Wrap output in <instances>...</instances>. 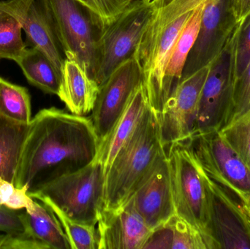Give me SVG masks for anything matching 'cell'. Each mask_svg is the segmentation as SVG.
<instances>
[{"instance_id": "83f0119b", "label": "cell", "mask_w": 250, "mask_h": 249, "mask_svg": "<svg viewBox=\"0 0 250 249\" xmlns=\"http://www.w3.org/2000/svg\"><path fill=\"white\" fill-rule=\"evenodd\" d=\"M170 222L173 230L172 249H212L203 234L176 214Z\"/></svg>"}, {"instance_id": "3957f363", "label": "cell", "mask_w": 250, "mask_h": 249, "mask_svg": "<svg viewBox=\"0 0 250 249\" xmlns=\"http://www.w3.org/2000/svg\"><path fill=\"white\" fill-rule=\"evenodd\" d=\"M165 152L158 114L149 106L107 172L104 209L124 204Z\"/></svg>"}, {"instance_id": "7a4b0ae2", "label": "cell", "mask_w": 250, "mask_h": 249, "mask_svg": "<svg viewBox=\"0 0 250 249\" xmlns=\"http://www.w3.org/2000/svg\"><path fill=\"white\" fill-rule=\"evenodd\" d=\"M207 0H156L149 22L133 56L144 77L150 108L164 106L163 79L172 50L197 8Z\"/></svg>"}, {"instance_id": "d4e9b609", "label": "cell", "mask_w": 250, "mask_h": 249, "mask_svg": "<svg viewBox=\"0 0 250 249\" xmlns=\"http://www.w3.org/2000/svg\"><path fill=\"white\" fill-rule=\"evenodd\" d=\"M55 213L70 241L71 249H98L97 228L72 220L58 208L48 202H42Z\"/></svg>"}, {"instance_id": "4316f807", "label": "cell", "mask_w": 250, "mask_h": 249, "mask_svg": "<svg viewBox=\"0 0 250 249\" xmlns=\"http://www.w3.org/2000/svg\"><path fill=\"white\" fill-rule=\"evenodd\" d=\"M86 9L98 29L109 26L135 0H76Z\"/></svg>"}, {"instance_id": "8992f818", "label": "cell", "mask_w": 250, "mask_h": 249, "mask_svg": "<svg viewBox=\"0 0 250 249\" xmlns=\"http://www.w3.org/2000/svg\"><path fill=\"white\" fill-rule=\"evenodd\" d=\"M155 1L135 0L117 20L99 31L94 79L100 87L120 64L133 56L151 19Z\"/></svg>"}, {"instance_id": "52a82bcc", "label": "cell", "mask_w": 250, "mask_h": 249, "mask_svg": "<svg viewBox=\"0 0 250 249\" xmlns=\"http://www.w3.org/2000/svg\"><path fill=\"white\" fill-rule=\"evenodd\" d=\"M233 29L234 25L229 29L228 39L211 57V69L201 92L193 135L220 132L230 122L234 90L230 71Z\"/></svg>"}, {"instance_id": "4fadbf2b", "label": "cell", "mask_w": 250, "mask_h": 249, "mask_svg": "<svg viewBox=\"0 0 250 249\" xmlns=\"http://www.w3.org/2000/svg\"><path fill=\"white\" fill-rule=\"evenodd\" d=\"M182 144L197 159L210 164L233 187L250 196V168L220 132L195 134Z\"/></svg>"}, {"instance_id": "f1b7e54d", "label": "cell", "mask_w": 250, "mask_h": 249, "mask_svg": "<svg viewBox=\"0 0 250 249\" xmlns=\"http://www.w3.org/2000/svg\"><path fill=\"white\" fill-rule=\"evenodd\" d=\"M29 189L18 188L13 183L0 177V205L15 211H29L35 206V200L28 194Z\"/></svg>"}, {"instance_id": "603a6c76", "label": "cell", "mask_w": 250, "mask_h": 249, "mask_svg": "<svg viewBox=\"0 0 250 249\" xmlns=\"http://www.w3.org/2000/svg\"><path fill=\"white\" fill-rule=\"evenodd\" d=\"M0 115L21 124L32 121L31 96L26 88L0 77Z\"/></svg>"}, {"instance_id": "ffe728a7", "label": "cell", "mask_w": 250, "mask_h": 249, "mask_svg": "<svg viewBox=\"0 0 250 249\" xmlns=\"http://www.w3.org/2000/svg\"><path fill=\"white\" fill-rule=\"evenodd\" d=\"M222 8L223 0H208L206 3L198 38L188 56L182 79L192 74L211 59L214 52L212 45L221 21Z\"/></svg>"}, {"instance_id": "484cf974", "label": "cell", "mask_w": 250, "mask_h": 249, "mask_svg": "<svg viewBox=\"0 0 250 249\" xmlns=\"http://www.w3.org/2000/svg\"><path fill=\"white\" fill-rule=\"evenodd\" d=\"M220 133L250 168V110Z\"/></svg>"}, {"instance_id": "e0dca14e", "label": "cell", "mask_w": 250, "mask_h": 249, "mask_svg": "<svg viewBox=\"0 0 250 249\" xmlns=\"http://www.w3.org/2000/svg\"><path fill=\"white\" fill-rule=\"evenodd\" d=\"M148 107L145 86L142 83L134 92L124 114L120 117L108 137L100 146L97 158L104 165L105 175L120 151L135 133Z\"/></svg>"}, {"instance_id": "d6a6232c", "label": "cell", "mask_w": 250, "mask_h": 249, "mask_svg": "<svg viewBox=\"0 0 250 249\" xmlns=\"http://www.w3.org/2000/svg\"><path fill=\"white\" fill-rule=\"evenodd\" d=\"M173 230L170 220L151 231L143 249H172Z\"/></svg>"}, {"instance_id": "7c38bea8", "label": "cell", "mask_w": 250, "mask_h": 249, "mask_svg": "<svg viewBox=\"0 0 250 249\" xmlns=\"http://www.w3.org/2000/svg\"><path fill=\"white\" fill-rule=\"evenodd\" d=\"M153 230L175 215L170 166L167 152L157 159L126 200Z\"/></svg>"}, {"instance_id": "836d02e7", "label": "cell", "mask_w": 250, "mask_h": 249, "mask_svg": "<svg viewBox=\"0 0 250 249\" xmlns=\"http://www.w3.org/2000/svg\"><path fill=\"white\" fill-rule=\"evenodd\" d=\"M229 11L235 24H245L250 18V0H229Z\"/></svg>"}, {"instance_id": "d6986e66", "label": "cell", "mask_w": 250, "mask_h": 249, "mask_svg": "<svg viewBox=\"0 0 250 249\" xmlns=\"http://www.w3.org/2000/svg\"><path fill=\"white\" fill-rule=\"evenodd\" d=\"M23 219L25 232L41 243L45 249H71L61 222L45 203L35 200L33 209L23 212Z\"/></svg>"}, {"instance_id": "4dcf8cb0", "label": "cell", "mask_w": 250, "mask_h": 249, "mask_svg": "<svg viewBox=\"0 0 250 249\" xmlns=\"http://www.w3.org/2000/svg\"><path fill=\"white\" fill-rule=\"evenodd\" d=\"M0 249H46L26 232L0 234Z\"/></svg>"}, {"instance_id": "6da1fadb", "label": "cell", "mask_w": 250, "mask_h": 249, "mask_svg": "<svg viewBox=\"0 0 250 249\" xmlns=\"http://www.w3.org/2000/svg\"><path fill=\"white\" fill-rule=\"evenodd\" d=\"M100 141L90 118L44 108L32 118L13 184L29 191L84 168L98 155Z\"/></svg>"}, {"instance_id": "9c48e42d", "label": "cell", "mask_w": 250, "mask_h": 249, "mask_svg": "<svg viewBox=\"0 0 250 249\" xmlns=\"http://www.w3.org/2000/svg\"><path fill=\"white\" fill-rule=\"evenodd\" d=\"M211 59L179 82L158 115L162 143L166 151L175 143H185L195 133L198 106Z\"/></svg>"}, {"instance_id": "cb8c5ba5", "label": "cell", "mask_w": 250, "mask_h": 249, "mask_svg": "<svg viewBox=\"0 0 250 249\" xmlns=\"http://www.w3.org/2000/svg\"><path fill=\"white\" fill-rule=\"evenodd\" d=\"M20 23L8 13L0 10V60L17 61L26 48Z\"/></svg>"}, {"instance_id": "5bb4252c", "label": "cell", "mask_w": 250, "mask_h": 249, "mask_svg": "<svg viewBox=\"0 0 250 249\" xmlns=\"http://www.w3.org/2000/svg\"><path fill=\"white\" fill-rule=\"evenodd\" d=\"M97 226L98 249H142L152 231L128 202L104 209Z\"/></svg>"}, {"instance_id": "44dd1931", "label": "cell", "mask_w": 250, "mask_h": 249, "mask_svg": "<svg viewBox=\"0 0 250 249\" xmlns=\"http://www.w3.org/2000/svg\"><path fill=\"white\" fill-rule=\"evenodd\" d=\"M29 128L0 115V177L13 184Z\"/></svg>"}, {"instance_id": "5b68a950", "label": "cell", "mask_w": 250, "mask_h": 249, "mask_svg": "<svg viewBox=\"0 0 250 249\" xmlns=\"http://www.w3.org/2000/svg\"><path fill=\"white\" fill-rule=\"evenodd\" d=\"M175 214L198 230L219 249L210 232L208 191L199 164L185 145L175 143L167 151Z\"/></svg>"}, {"instance_id": "30bf717a", "label": "cell", "mask_w": 250, "mask_h": 249, "mask_svg": "<svg viewBox=\"0 0 250 249\" xmlns=\"http://www.w3.org/2000/svg\"><path fill=\"white\" fill-rule=\"evenodd\" d=\"M142 83V72L132 57L120 64L100 87L90 118L100 146L108 137L124 114L134 92Z\"/></svg>"}, {"instance_id": "8fae6325", "label": "cell", "mask_w": 250, "mask_h": 249, "mask_svg": "<svg viewBox=\"0 0 250 249\" xmlns=\"http://www.w3.org/2000/svg\"><path fill=\"white\" fill-rule=\"evenodd\" d=\"M0 10L8 13L19 21L30 46L41 50L62 77L65 57L47 0L0 1Z\"/></svg>"}, {"instance_id": "ba28073f", "label": "cell", "mask_w": 250, "mask_h": 249, "mask_svg": "<svg viewBox=\"0 0 250 249\" xmlns=\"http://www.w3.org/2000/svg\"><path fill=\"white\" fill-rule=\"evenodd\" d=\"M47 1L64 57L76 59L94 79L100 29L93 18L76 0Z\"/></svg>"}, {"instance_id": "9a60e30c", "label": "cell", "mask_w": 250, "mask_h": 249, "mask_svg": "<svg viewBox=\"0 0 250 249\" xmlns=\"http://www.w3.org/2000/svg\"><path fill=\"white\" fill-rule=\"evenodd\" d=\"M202 173L208 191L210 232L214 242L219 249H250L249 228L237 212L214 191L203 171Z\"/></svg>"}, {"instance_id": "277c9868", "label": "cell", "mask_w": 250, "mask_h": 249, "mask_svg": "<svg viewBox=\"0 0 250 249\" xmlns=\"http://www.w3.org/2000/svg\"><path fill=\"white\" fill-rule=\"evenodd\" d=\"M105 189V169L96 158L84 168L48 181L28 194L54 205L75 222L96 227L104 209Z\"/></svg>"}, {"instance_id": "7402d4cb", "label": "cell", "mask_w": 250, "mask_h": 249, "mask_svg": "<svg viewBox=\"0 0 250 249\" xmlns=\"http://www.w3.org/2000/svg\"><path fill=\"white\" fill-rule=\"evenodd\" d=\"M16 63L30 84L45 93L58 95L61 76L41 50L26 47Z\"/></svg>"}, {"instance_id": "f546056e", "label": "cell", "mask_w": 250, "mask_h": 249, "mask_svg": "<svg viewBox=\"0 0 250 249\" xmlns=\"http://www.w3.org/2000/svg\"><path fill=\"white\" fill-rule=\"evenodd\" d=\"M250 110V62L248 68L235 86L233 91V106L229 124L242 116Z\"/></svg>"}, {"instance_id": "2e32d148", "label": "cell", "mask_w": 250, "mask_h": 249, "mask_svg": "<svg viewBox=\"0 0 250 249\" xmlns=\"http://www.w3.org/2000/svg\"><path fill=\"white\" fill-rule=\"evenodd\" d=\"M99 91V85L76 59L65 58L57 96L70 113L84 115L91 112Z\"/></svg>"}, {"instance_id": "1f68e13d", "label": "cell", "mask_w": 250, "mask_h": 249, "mask_svg": "<svg viewBox=\"0 0 250 249\" xmlns=\"http://www.w3.org/2000/svg\"><path fill=\"white\" fill-rule=\"evenodd\" d=\"M24 231L23 213L0 205V232L14 234Z\"/></svg>"}, {"instance_id": "ac0fdd59", "label": "cell", "mask_w": 250, "mask_h": 249, "mask_svg": "<svg viewBox=\"0 0 250 249\" xmlns=\"http://www.w3.org/2000/svg\"><path fill=\"white\" fill-rule=\"evenodd\" d=\"M207 1L201 4L194 12L172 50L163 79V99L164 105L182 80V73L188 56L198 38L203 12Z\"/></svg>"}]
</instances>
